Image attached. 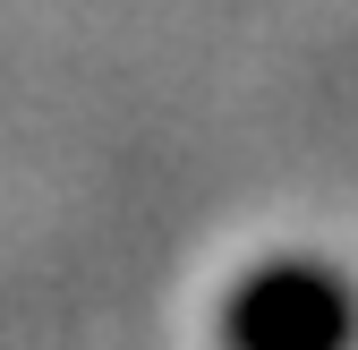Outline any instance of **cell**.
<instances>
[{
    "label": "cell",
    "mask_w": 358,
    "mask_h": 350,
    "mask_svg": "<svg viewBox=\"0 0 358 350\" xmlns=\"http://www.w3.org/2000/svg\"><path fill=\"white\" fill-rule=\"evenodd\" d=\"M213 342L222 350H358V282L307 248L256 256L222 290Z\"/></svg>",
    "instance_id": "6da1fadb"
}]
</instances>
